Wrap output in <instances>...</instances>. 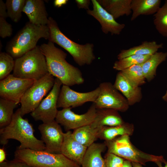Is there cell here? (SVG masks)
I'll return each instance as SVG.
<instances>
[{"label": "cell", "instance_id": "ab89813d", "mask_svg": "<svg viewBox=\"0 0 167 167\" xmlns=\"http://www.w3.org/2000/svg\"><path fill=\"white\" fill-rule=\"evenodd\" d=\"M122 167H133L131 162L127 160H124Z\"/></svg>", "mask_w": 167, "mask_h": 167}, {"label": "cell", "instance_id": "7a4b0ae2", "mask_svg": "<svg viewBox=\"0 0 167 167\" xmlns=\"http://www.w3.org/2000/svg\"><path fill=\"white\" fill-rule=\"evenodd\" d=\"M22 117L19 108L14 113L10 124L0 129V144L4 145L7 144L9 139H13L20 143L17 149L45 150L44 142L35 136L32 126L27 119Z\"/></svg>", "mask_w": 167, "mask_h": 167}, {"label": "cell", "instance_id": "b9f144b4", "mask_svg": "<svg viewBox=\"0 0 167 167\" xmlns=\"http://www.w3.org/2000/svg\"><path fill=\"white\" fill-rule=\"evenodd\" d=\"M133 167H143L142 165L137 163L131 162Z\"/></svg>", "mask_w": 167, "mask_h": 167}, {"label": "cell", "instance_id": "7c38bea8", "mask_svg": "<svg viewBox=\"0 0 167 167\" xmlns=\"http://www.w3.org/2000/svg\"><path fill=\"white\" fill-rule=\"evenodd\" d=\"M35 80L23 79L10 74L0 81L1 98L13 101L17 104L27 90Z\"/></svg>", "mask_w": 167, "mask_h": 167}, {"label": "cell", "instance_id": "8992f818", "mask_svg": "<svg viewBox=\"0 0 167 167\" xmlns=\"http://www.w3.org/2000/svg\"><path fill=\"white\" fill-rule=\"evenodd\" d=\"M14 156V159L34 167H81L61 153H51L45 150L17 149Z\"/></svg>", "mask_w": 167, "mask_h": 167}, {"label": "cell", "instance_id": "60d3db41", "mask_svg": "<svg viewBox=\"0 0 167 167\" xmlns=\"http://www.w3.org/2000/svg\"><path fill=\"white\" fill-rule=\"evenodd\" d=\"M163 162L165 164V165L164 166L162 165V162L161 161H159L156 162L155 163L158 167H167V161L164 160Z\"/></svg>", "mask_w": 167, "mask_h": 167}, {"label": "cell", "instance_id": "8fae6325", "mask_svg": "<svg viewBox=\"0 0 167 167\" xmlns=\"http://www.w3.org/2000/svg\"><path fill=\"white\" fill-rule=\"evenodd\" d=\"M97 109L93 103L85 113L79 114L71 110V108H63L58 111L55 121L67 131L91 124L93 122Z\"/></svg>", "mask_w": 167, "mask_h": 167}, {"label": "cell", "instance_id": "d6986e66", "mask_svg": "<svg viewBox=\"0 0 167 167\" xmlns=\"http://www.w3.org/2000/svg\"><path fill=\"white\" fill-rule=\"evenodd\" d=\"M124 123L118 111L107 108L97 109L95 118L90 124L93 128L114 126Z\"/></svg>", "mask_w": 167, "mask_h": 167}, {"label": "cell", "instance_id": "ffe728a7", "mask_svg": "<svg viewBox=\"0 0 167 167\" xmlns=\"http://www.w3.org/2000/svg\"><path fill=\"white\" fill-rule=\"evenodd\" d=\"M107 148L105 143H94L88 148L83 158L81 167H106L102 153Z\"/></svg>", "mask_w": 167, "mask_h": 167}, {"label": "cell", "instance_id": "1f68e13d", "mask_svg": "<svg viewBox=\"0 0 167 167\" xmlns=\"http://www.w3.org/2000/svg\"><path fill=\"white\" fill-rule=\"evenodd\" d=\"M15 60L14 58L7 53H0V79H4L10 74L14 69Z\"/></svg>", "mask_w": 167, "mask_h": 167}, {"label": "cell", "instance_id": "836d02e7", "mask_svg": "<svg viewBox=\"0 0 167 167\" xmlns=\"http://www.w3.org/2000/svg\"><path fill=\"white\" fill-rule=\"evenodd\" d=\"M12 25L6 19L0 17V36L3 38L11 36L12 34Z\"/></svg>", "mask_w": 167, "mask_h": 167}, {"label": "cell", "instance_id": "4dcf8cb0", "mask_svg": "<svg viewBox=\"0 0 167 167\" xmlns=\"http://www.w3.org/2000/svg\"><path fill=\"white\" fill-rule=\"evenodd\" d=\"M26 2V0H6L8 17L14 22H18L20 19Z\"/></svg>", "mask_w": 167, "mask_h": 167}, {"label": "cell", "instance_id": "83f0119b", "mask_svg": "<svg viewBox=\"0 0 167 167\" xmlns=\"http://www.w3.org/2000/svg\"><path fill=\"white\" fill-rule=\"evenodd\" d=\"M150 55H132L116 61L113 68L121 71L125 70L135 65L142 64L151 57Z\"/></svg>", "mask_w": 167, "mask_h": 167}, {"label": "cell", "instance_id": "e575fe53", "mask_svg": "<svg viewBox=\"0 0 167 167\" xmlns=\"http://www.w3.org/2000/svg\"><path fill=\"white\" fill-rule=\"evenodd\" d=\"M0 167H34L27 164L15 159L12 160H6L0 163Z\"/></svg>", "mask_w": 167, "mask_h": 167}, {"label": "cell", "instance_id": "52a82bcc", "mask_svg": "<svg viewBox=\"0 0 167 167\" xmlns=\"http://www.w3.org/2000/svg\"><path fill=\"white\" fill-rule=\"evenodd\" d=\"M129 135H125L118 136L111 140L105 141L108 152L114 154L131 162L146 165L148 162L161 161L165 159L162 156L149 154L139 150L131 143Z\"/></svg>", "mask_w": 167, "mask_h": 167}, {"label": "cell", "instance_id": "5b68a950", "mask_svg": "<svg viewBox=\"0 0 167 167\" xmlns=\"http://www.w3.org/2000/svg\"><path fill=\"white\" fill-rule=\"evenodd\" d=\"M48 73L46 59L39 46L15 60L12 74L15 77L36 81Z\"/></svg>", "mask_w": 167, "mask_h": 167}, {"label": "cell", "instance_id": "4fadbf2b", "mask_svg": "<svg viewBox=\"0 0 167 167\" xmlns=\"http://www.w3.org/2000/svg\"><path fill=\"white\" fill-rule=\"evenodd\" d=\"M99 92V87L92 91L81 92L72 89L69 86L63 85L58 99L57 107L63 109L75 108L81 106L87 102L94 103Z\"/></svg>", "mask_w": 167, "mask_h": 167}, {"label": "cell", "instance_id": "d590c367", "mask_svg": "<svg viewBox=\"0 0 167 167\" xmlns=\"http://www.w3.org/2000/svg\"><path fill=\"white\" fill-rule=\"evenodd\" d=\"M75 2L79 9L82 8L89 10V5L90 3L89 0H76Z\"/></svg>", "mask_w": 167, "mask_h": 167}, {"label": "cell", "instance_id": "74e56055", "mask_svg": "<svg viewBox=\"0 0 167 167\" xmlns=\"http://www.w3.org/2000/svg\"><path fill=\"white\" fill-rule=\"evenodd\" d=\"M68 1L67 0H55L54 2V5L56 7H60L66 4Z\"/></svg>", "mask_w": 167, "mask_h": 167}, {"label": "cell", "instance_id": "ac0fdd59", "mask_svg": "<svg viewBox=\"0 0 167 167\" xmlns=\"http://www.w3.org/2000/svg\"><path fill=\"white\" fill-rule=\"evenodd\" d=\"M29 22L38 26H47L49 18L43 0H26L23 10Z\"/></svg>", "mask_w": 167, "mask_h": 167}, {"label": "cell", "instance_id": "7bdbcfd3", "mask_svg": "<svg viewBox=\"0 0 167 167\" xmlns=\"http://www.w3.org/2000/svg\"><path fill=\"white\" fill-rule=\"evenodd\" d=\"M162 98L164 101H165L167 103V90H166L165 94L162 96Z\"/></svg>", "mask_w": 167, "mask_h": 167}, {"label": "cell", "instance_id": "4316f807", "mask_svg": "<svg viewBox=\"0 0 167 167\" xmlns=\"http://www.w3.org/2000/svg\"><path fill=\"white\" fill-rule=\"evenodd\" d=\"M15 102L7 99H0V128H4L11 123L14 109L17 107Z\"/></svg>", "mask_w": 167, "mask_h": 167}, {"label": "cell", "instance_id": "d4e9b609", "mask_svg": "<svg viewBox=\"0 0 167 167\" xmlns=\"http://www.w3.org/2000/svg\"><path fill=\"white\" fill-rule=\"evenodd\" d=\"M167 58V52H156L141 64L143 73L145 79L148 82L152 80L156 75L157 67Z\"/></svg>", "mask_w": 167, "mask_h": 167}, {"label": "cell", "instance_id": "ba28073f", "mask_svg": "<svg viewBox=\"0 0 167 167\" xmlns=\"http://www.w3.org/2000/svg\"><path fill=\"white\" fill-rule=\"evenodd\" d=\"M54 76L48 73L39 80L35 81L25 92L21 99L20 108L23 117L31 113L38 106L43 98L51 90L54 83Z\"/></svg>", "mask_w": 167, "mask_h": 167}, {"label": "cell", "instance_id": "44dd1931", "mask_svg": "<svg viewBox=\"0 0 167 167\" xmlns=\"http://www.w3.org/2000/svg\"><path fill=\"white\" fill-rule=\"evenodd\" d=\"M99 4L116 19L132 13V0H98Z\"/></svg>", "mask_w": 167, "mask_h": 167}, {"label": "cell", "instance_id": "30bf717a", "mask_svg": "<svg viewBox=\"0 0 167 167\" xmlns=\"http://www.w3.org/2000/svg\"><path fill=\"white\" fill-rule=\"evenodd\" d=\"M62 84L58 79H55L52 89L38 106L31 113V115L35 120H40L46 123L55 120L58 111L57 102Z\"/></svg>", "mask_w": 167, "mask_h": 167}, {"label": "cell", "instance_id": "2e32d148", "mask_svg": "<svg viewBox=\"0 0 167 167\" xmlns=\"http://www.w3.org/2000/svg\"><path fill=\"white\" fill-rule=\"evenodd\" d=\"M113 85L122 93L127 100L129 106L141 101L143 96L141 88L133 84L121 71L117 73Z\"/></svg>", "mask_w": 167, "mask_h": 167}, {"label": "cell", "instance_id": "e0dca14e", "mask_svg": "<svg viewBox=\"0 0 167 167\" xmlns=\"http://www.w3.org/2000/svg\"><path fill=\"white\" fill-rule=\"evenodd\" d=\"M70 131L63 133V141L61 153L81 165L88 148L78 142Z\"/></svg>", "mask_w": 167, "mask_h": 167}, {"label": "cell", "instance_id": "d6a6232c", "mask_svg": "<svg viewBox=\"0 0 167 167\" xmlns=\"http://www.w3.org/2000/svg\"><path fill=\"white\" fill-rule=\"evenodd\" d=\"M106 167H122L124 159L112 153L109 152L105 157Z\"/></svg>", "mask_w": 167, "mask_h": 167}, {"label": "cell", "instance_id": "cb8c5ba5", "mask_svg": "<svg viewBox=\"0 0 167 167\" xmlns=\"http://www.w3.org/2000/svg\"><path fill=\"white\" fill-rule=\"evenodd\" d=\"M134 131L132 124L124 123L123 124L114 126H104L99 130L97 138L104 140L105 141L113 139L118 136L125 135H131Z\"/></svg>", "mask_w": 167, "mask_h": 167}, {"label": "cell", "instance_id": "f35d334b", "mask_svg": "<svg viewBox=\"0 0 167 167\" xmlns=\"http://www.w3.org/2000/svg\"><path fill=\"white\" fill-rule=\"evenodd\" d=\"M6 160V152L3 148H0V163Z\"/></svg>", "mask_w": 167, "mask_h": 167}, {"label": "cell", "instance_id": "603a6c76", "mask_svg": "<svg viewBox=\"0 0 167 167\" xmlns=\"http://www.w3.org/2000/svg\"><path fill=\"white\" fill-rule=\"evenodd\" d=\"M162 43L158 44L155 41H144L141 44L122 49L117 56L118 60L135 55H151L157 52L158 50L163 47Z\"/></svg>", "mask_w": 167, "mask_h": 167}, {"label": "cell", "instance_id": "f546056e", "mask_svg": "<svg viewBox=\"0 0 167 167\" xmlns=\"http://www.w3.org/2000/svg\"><path fill=\"white\" fill-rule=\"evenodd\" d=\"M121 71L130 82L136 86L140 87L146 83L141 64L135 65Z\"/></svg>", "mask_w": 167, "mask_h": 167}, {"label": "cell", "instance_id": "7402d4cb", "mask_svg": "<svg viewBox=\"0 0 167 167\" xmlns=\"http://www.w3.org/2000/svg\"><path fill=\"white\" fill-rule=\"evenodd\" d=\"M161 0H132L131 21L140 15L155 14L160 8Z\"/></svg>", "mask_w": 167, "mask_h": 167}, {"label": "cell", "instance_id": "9a60e30c", "mask_svg": "<svg viewBox=\"0 0 167 167\" xmlns=\"http://www.w3.org/2000/svg\"><path fill=\"white\" fill-rule=\"evenodd\" d=\"M92 2L93 9L87 10V13L99 22L102 32L106 34L110 33L112 35L120 34L125 25L117 22L113 16L104 9L97 0H92Z\"/></svg>", "mask_w": 167, "mask_h": 167}, {"label": "cell", "instance_id": "6da1fadb", "mask_svg": "<svg viewBox=\"0 0 167 167\" xmlns=\"http://www.w3.org/2000/svg\"><path fill=\"white\" fill-rule=\"evenodd\" d=\"M45 56L49 73L58 79L63 85L72 86L84 81L81 71L68 62L67 54L50 41L39 46Z\"/></svg>", "mask_w": 167, "mask_h": 167}, {"label": "cell", "instance_id": "9c48e42d", "mask_svg": "<svg viewBox=\"0 0 167 167\" xmlns=\"http://www.w3.org/2000/svg\"><path fill=\"white\" fill-rule=\"evenodd\" d=\"M100 92L93 103L96 109H113L124 112L129 108V105L125 97L110 82H103L98 86Z\"/></svg>", "mask_w": 167, "mask_h": 167}, {"label": "cell", "instance_id": "5bb4252c", "mask_svg": "<svg viewBox=\"0 0 167 167\" xmlns=\"http://www.w3.org/2000/svg\"><path fill=\"white\" fill-rule=\"evenodd\" d=\"M38 129L41 140L45 145V151L51 153H61L64 136L61 127L56 121L40 125Z\"/></svg>", "mask_w": 167, "mask_h": 167}, {"label": "cell", "instance_id": "277c9868", "mask_svg": "<svg viewBox=\"0 0 167 167\" xmlns=\"http://www.w3.org/2000/svg\"><path fill=\"white\" fill-rule=\"evenodd\" d=\"M47 25L49 30V41L56 43L67 51L79 66L90 65L95 59L93 44L80 45L71 40L61 32L56 22L51 17L49 18Z\"/></svg>", "mask_w": 167, "mask_h": 167}, {"label": "cell", "instance_id": "f1b7e54d", "mask_svg": "<svg viewBox=\"0 0 167 167\" xmlns=\"http://www.w3.org/2000/svg\"><path fill=\"white\" fill-rule=\"evenodd\" d=\"M154 16L153 23L156 29L162 36L167 37V0Z\"/></svg>", "mask_w": 167, "mask_h": 167}, {"label": "cell", "instance_id": "484cf974", "mask_svg": "<svg viewBox=\"0 0 167 167\" xmlns=\"http://www.w3.org/2000/svg\"><path fill=\"white\" fill-rule=\"evenodd\" d=\"M101 127L93 128L90 125H87L74 130L72 133L78 142L88 148L98 139V132Z\"/></svg>", "mask_w": 167, "mask_h": 167}, {"label": "cell", "instance_id": "8d00e7d4", "mask_svg": "<svg viewBox=\"0 0 167 167\" xmlns=\"http://www.w3.org/2000/svg\"><path fill=\"white\" fill-rule=\"evenodd\" d=\"M0 17L5 19L8 17L5 3L2 0H0Z\"/></svg>", "mask_w": 167, "mask_h": 167}, {"label": "cell", "instance_id": "3957f363", "mask_svg": "<svg viewBox=\"0 0 167 167\" xmlns=\"http://www.w3.org/2000/svg\"><path fill=\"white\" fill-rule=\"evenodd\" d=\"M49 30L47 26H38L28 22L8 42L6 50L14 58H19L36 47L41 38L49 40Z\"/></svg>", "mask_w": 167, "mask_h": 167}]
</instances>
